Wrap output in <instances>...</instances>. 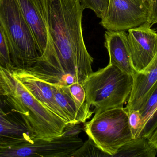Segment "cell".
<instances>
[{
	"instance_id": "6da1fadb",
	"label": "cell",
	"mask_w": 157,
	"mask_h": 157,
	"mask_svg": "<svg viewBox=\"0 0 157 157\" xmlns=\"http://www.w3.org/2000/svg\"><path fill=\"white\" fill-rule=\"evenodd\" d=\"M47 24L46 50L26 71L51 84L82 83L93 72V58L82 31V0H41Z\"/></svg>"
},
{
	"instance_id": "7a4b0ae2",
	"label": "cell",
	"mask_w": 157,
	"mask_h": 157,
	"mask_svg": "<svg viewBox=\"0 0 157 157\" xmlns=\"http://www.w3.org/2000/svg\"><path fill=\"white\" fill-rule=\"evenodd\" d=\"M0 24L7 39L13 69L31 67L41 54L17 0H0Z\"/></svg>"
},
{
	"instance_id": "3957f363",
	"label": "cell",
	"mask_w": 157,
	"mask_h": 157,
	"mask_svg": "<svg viewBox=\"0 0 157 157\" xmlns=\"http://www.w3.org/2000/svg\"><path fill=\"white\" fill-rule=\"evenodd\" d=\"M133 79L132 75L109 64L104 68L92 72L81 84L86 92V99L93 112L123 108L128 100Z\"/></svg>"
},
{
	"instance_id": "277c9868",
	"label": "cell",
	"mask_w": 157,
	"mask_h": 157,
	"mask_svg": "<svg viewBox=\"0 0 157 157\" xmlns=\"http://www.w3.org/2000/svg\"><path fill=\"white\" fill-rule=\"evenodd\" d=\"M84 131L94 143L109 157L132 139L125 108H117L95 113L85 122Z\"/></svg>"
},
{
	"instance_id": "5b68a950",
	"label": "cell",
	"mask_w": 157,
	"mask_h": 157,
	"mask_svg": "<svg viewBox=\"0 0 157 157\" xmlns=\"http://www.w3.org/2000/svg\"><path fill=\"white\" fill-rule=\"evenodd\" d=\"M8 73L13 84V93L24 110L36 138L51 140L61 135L68 123L36 99L18 80Z\"/></svg>"
},
{
	"instance_id": "8992f818",
	"label": "cell",
	"mask_w": 157,
	"mask_h": 157,
	"mask_svg": "<svg viewBox=\"0 0 157 157\" xmlns=\"http://www.w3.org/2000/svg\"><path fill=\"white\" fill-rule=\"evenodd\" d=\"M36 134L13 93L0 95V147L31 142Z\"/></svg>"
},
{
	"instance_id": "52a82bcc",
	"label": "cell",
	"mask_w": 157,
	"mask_h": 157,
	"mask_svg": "<svg viewBox=\"0 0 157 157\" xmlns=\"http://www.w3.org/2000/svg\"><path fill=\"white\" fill-rule=\"evenodd\" d=\"M84 143L78 136L62 134L51 140L36 138L7 147H0V157H73Z\"/></svg>"
},
{
	"instance_id": "ba28073f",
	"label": "cell",
	"mask_w": 157,
	"mask_h": 157,
	"mask_svg": "<svg viewBox=\"0 0 157 157\" xmlns=\"http://www.w3.org/2000/svg\"><path fill=\"white\" fill-rule=\"evenodd\" d=\"M149 11L145 0H109L100 24L109 31H126L147 23Z\"/></svg>"
},
{
	"instance_id": "9c48e42d",
	"label": "cell",
	"mask_w": 157,
	"mask_h": 157,
	"mask_svg": "<svg viewBox=\"0 0 157 157\" xmlns=\"http://www.w3.org/2000/svg\"><path fill=\"white\" fill-rule=\"evenodd\" d=\"M147 23L128 30L131 61L135 72H142L157 53V33Z\"/></svg>"
},
{
	"instance_id": "30bf717a",
	"label": "cell",
	"mask_w": 157,
	"mask_h": 157,
	"mask_svg": "<svg viewBox=\"0 0 157 157\" xmlns=\"http://www.w3.org/2000/svg\"><path fill=\"white\" fill-rule=\"evenodd\" d=\"M10 73L36 99L69 124L67 116L55 99L52 84L38 78L24 69H13Z\"/></svg>"
},
{
	"instance_id": "8fae6325",
	"label": "cell",
	"mask_w": 157,
	"mask_h": 157,
	"mask_svg": "<svg viewBox=\"0 0 157 157\" xmlns=\"http://www.w3.org/2000/svg\"><path fill=\"white\" fill-rule=\"evenodd\" d=\"M132 77V88L124 108L139 110L157 87V53L143 72H135Z\"/></svg>"
},
{
	"instance_id": "7c38bea8",
	"label": "cell",
	"mask_w": 157,
	"mask_h": 157,
	"mask_svg": "<svg viewBox=\"0 0 157 157\" xmlns=\"http://www.w3.org/2000/svg\"><path fill=\"white\" fill-rule=\"evenodd\" d=\"M17 1L27 23L31 29L41 56L46 50L48 43L47 24L42 1Z\"/></svg>"
},
{
	"instance_id": "4fadbf2b",
	"label": "cell",
	"mask_w": 157,
	"mask_h": 157,
	"mask_svg": "<svg viewBox=\"0 0 157 157\" xmlns=\"http://www.w3.org/2000/svg\"><path fill=\"white\" fill-rule=\"evenodd\" d=\"M105 39V46L109 55V64L132 75L135 70L131 61L127 33L123 30H107Z\"/></svg>"
},
{
	"instance_id": "5bb4252c",
	"label": "cell",
	"mask_w": 157,
	"mask_h": 157,
	"mask_svg": "<svg viewBox=\"0 0 157 157\" xmlns=\"http://www.w3.org/2000/svg\"><path fill=\"white\" fill-rule=\"evenodd\" d=\"M52 84L55 99L67 116L69 124L85 123L91 117L93 112L86 111L79 108L73 98L67 86Z\"/></svg>"
},
{
	"instance_id": "9a60e30c",
	"label": "cell",
	"mask_w": 157,
	"mask_h": 157,
	"mask_svg": "<svg viewBox=\"0 0 157 157\" xmlns=\"http://www.w3.org/2000/svg\"><path fill=\"white\" fill-rule=\"evenodd\" d=\"M157 154V149L150 144L148 139L140 136L127 142L113 157H155Z\"/></svg>"
},
{
	"instance_id": "2e32d148",
	"label": "cell",
	"mask_w": 157,
	"mask_h": 157,
	"mask_svg": "<svg viewBox=\"0 0 157 157\" xmlns=\"http://www.w3.org/2000/svg\"><path fill=\"white\" fill-rule=\"evenodd\" d=\"M139 110L144 121V128L140 136L148 139L157 128V87Z\"/></svg>"
},
{
	"instance_id": "e0dca14e",
	"label": "cell",
	"mask_w": 157,
	"mask_h": 157,
	"mask_svg": "<svg viewBox=\"0 0 157 157\" xmlns=\"http://www.w3.org/2000/svg\"><path fill=\"white\" fill-rule=\"evenodd\" d=\"M0 68L8 73L13 69L10 58L8 42L2 28L0 24Z\"/></svg>"
},
{
	"instance_id": "ac0fdd59",
	"label": "cell",
	"mask_w": 157,
	"mask_h": 157,
	"mask_svg": "<svg viewBox=\"0 0 157 157\" xmlns=\"http://www.w3.org/2000/svg\"><path fill=\"white\" fill-rule=\"evenodd\" d=\"M128 116L129 127L132 139L140 137L144 128V121L139 110H126Z\"/></svg>"
},
{
	"instance_id": "d6986e66",
	"label": "cell",
	"mask_w": 157,
	"mask_h": 157,
	"mask_svg": "<svg viewBox=\"0 0 157 157\" xmlns=\"http://www.w3.org/2000/svg\"><path fill=\"white\" fill-rule=\"evenodd\" d=\"M71 95L78 107L87 112H92L86 101V92L82 84L78 82L67 86Z\"/></svg>"
},
{
	"instance_id": "ffe728a7",
	"label": "cell",
	"mask_w": 157,
	"mask_h": 157,
	"mask_svg": "<svg viewBox=\"0 0 157 157\" xmlns=\"http://www.w3.org/2000/svg\"><path fill=\"white\" fill-rule=\"evenodd\" d=\"M109 157L98 148L93 142L89 139L75 153L73 157Z\"/></svg>"
},
{
	"instance_id": "44dd1931",
	"label": "cell",
	"mask_w": 157,
	"mask_h": 157,
	"mask_svg": "<svg viewBox=\"0 0 157 157\" xmlns=\"http://www.w3.org/2000/svg\"><path fill=\"white\" fill-rule=\"evenodd\" d=\"M109 0H82L84 8L91 9L98 17H104L109 7Z\"/></svg>"
},
{
	"instance_id": "7402d4cb",
	"label": "cell",
	"mask_w": 157,
	"mask_h": 157,
	"mask_svg": "<svg viewBox=\"0 0 157 157\" xmlns=\"http://www.w3.org/2000/svg\"><path fill=\"white\" fill-rule=\"evenodd\" d=\"M13 92V84L9 73L0 68V95Z\"/></svg>"
},
{
	"instance_id": "603a6c76",
	"label": "cell",
	"mask_w": 157,
	"mask_h": 157,
	"mask_svg": "<svg viewBox=\"0 0 157 157\" xmlns=\"http://www.w3.org/2000/svg\"><path fill=\"white\" fill-rule=\"evenodd\" d=\"M80 124H66L62 135L67 136H78V135L84 131L83 128L80 125Z\"/></svg>"
},
{
	"instance_id": "cb8c5ba5",
	"label": "cell",
	"mask_w": 157,
	"mask_h": 157,
	"mask_svg": "<svg viewBox=\"0 0 157 157\" xmlns=\"http://www.w3.org/2000/svg\"><path fill=\"white\" fill-rule=\"evenodd\" d=\"M149 16L147 23L152 26L157 24V0H150Z\"/></svg>"
},
{
	"instance_id": "d4e9b609",
	"label": "cell",
	"mask_w": 157,
	"mask_h": 157,
	"mask_svg": "<svg viewBox=\"0 0 157 157\" xmlns=\"http://www.w3.org/2000/svg\"><path fill=\"white\" fill-rule=\"evenodd\" d=\"M148 141L153 147L157 149V128L152 136L148 139Z\"/></svg>"
},
{
	"instance_id": "484cf974",
	"label": "cell",
	"mask_w": 157,
	"mask_h": 157,
	"mask_svg": "<svg viewBox=\"0 0 157 157\" xmlns=\"http://www.w3.org/2000/svg\"><path fill=\"white\" fill-rule=\"evenodd\" d=\"M145 1L146 2H147V3L148 4V5H149V7H150V5H149V4H150V0H145Z\"/></svg>"
}]
</instances>
